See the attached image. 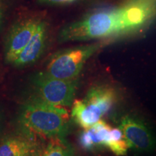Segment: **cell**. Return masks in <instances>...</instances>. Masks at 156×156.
<instances>
[{
    "instance_id": "obj_1",
    "label": "cell",
    "mask_w": 156,
    "mask_h": 156,
    "mask_svg": "<svg viewBox=\"0 0 156 156\" xmlns=\"http://www.w3.org/2000/svg\"><path fill=\"white\" fill-rule=\"evenodd\" d=\"M126 35L121 6L101 9L87 13L77 20L69 23L58 33L61 43L106 39Z\"/></svg>"
},
{
    "instance_id": "obj_2",
    "label": "cell",
    "mask_w": 156,
    "mask_h": 156,
    "mask_svg": "<svg viewBox=\"0 0 156 156\" xmlns=\"http://www.w3.org/2000/svg\"><path fill=\"white\" fill-rule=\"evenodd\" d=\"M18 119L21 128L44 138L65 136L69 129L67 109L32 95L21 106Z\"/></svg>"
},
{
    "instance_id": "obj_3",
    "label": "cell",
    "mask_w": 156,
    "mask_h": 156,
    "mask_svg": "<svg viewBox=\"0 0 156 156\" xmlns=\"http://www.w3.org/2000/svg\"><path fill=\"white\" fill-rule=\"evenodd\" d=\"M116 100V92L112 87H93L83 100H74L72 117L84 129L90 128L112 109Z\"/></svg>"
},
{
    "instance_id": "obj_4",
    "label": "cell",
    "mask_w": 156,
    "mask_h": 156,
    "mask_svg": "<svg viewBox=\"0 0 156 156\" xmlns=\"http://www.w3.org/2000/svg\"><path fill=\"white\" fill-rule=\"evenodd\" d=\"M105 45L101 41L59 51L50 58L45 72L59 79L76 80L85 62Z\"/></svg>"
},
{
    "instance_id": "obj_5",
    "label": "cell",
    "mask_w": 156,
    "mask_h": 156,
    "mask_svg": "<svg viewBox=\"0 0 156 156\" xmlns=\"http://www.w3.org/2000/svg\"><path fill=\"white\" fill-rule=\"evenodd\" d=\"M32 95L50 105L65 107L73 105L77 80L54 77L46 72L34 74L30 79Z\"/></svg>"
},
{
    "instance_id": "obj_6",
    "label": "cell",
    "mask_w": 156,
    "mask_h": 156,
    "mask_svg": "<svg viewBox=\"0 0 156 156\" xmlns=\"http://www.w3.org/2000/svg\"><path fill=\"white\" fill-rule=\"evenodd\" d=\"M44 138L20 128L0 141V156H42Z\"/></svg>"
},
{
    "instance_id": "obj_7",
    "label": "cell",
    "mask_w": 156,
    "mask_h": 156,
    "mask_svg": "<svg viewBox=\"0 0 156 156\" xmlns=\"http://www.w3.org/2000/svg\"><path fill=\"white\" fill-rule=\"evenodd\" d=\"M120 6L126 34L144 28L156 15V0H127Z\"/></svg>"
},
{
    "instance_id": "obj_8",
    "label": "cell",
    "mask_w": 156,
    "mask_h": 156,
    "mask_svg": "<svg viewBox=\"0 0 156 156\" xmlns=\"http://www.w3.org/2000/svg\"><path fill=\"white\" fill-rule=\"evenodd\" d=\"M40 20L27 18L12 25L6 38L5 59L8 64H12L32 38Z\"/></svg>"
},
{
    "instance_id": "obj_9",
    "label": "cell",
    "mask_w": 156,
    "mask_h": 156,
    "mask_svg": "<svg viewBox=\"0 0 156 156\" xmlns=\"http://www.w3.org/2000/svg\"><path fill=\"white\" fill-rule=\"evenodd\" d=\"M119 128L131 149L137 152H149L155 147V140L149 129L137 119L124 116Z\"/></svg>"
},
{
    "instance_id": "obj_10",
    "label": "cell",
    "mask_w": 156,
    "mask_h": 156,
    "mask_svg": "<svg viewBox=\"0 0 156 156\" xmlns=\"http://www.w3.org/2000/svg\"><path fill=\"white\" fill-rule=\"evenodd\" d=\"M47 40V23L41 20L32 38L12 64L16 67H24L34 64L44 53Z\"/></svg>"
},
{
    "instance_id": "obj_11",
    "label": "cell",
    "mask_w": 156,
    "mask_h": 156,
    "mask_svg": "<svg viewBox=\"0 0 156 156\" xmlns=\"http://www.w3.org/2000/svg\"><path fill=\"white\" fill-rule=\"evenodd\" d=\"M112 127L102 119L91 127L85 129L80 137V144L86 151L106 147Z\"/></svg>"
},
{
    "instance_id": "obj_12",
    "label": "cell",
    "mask_w": 156,
    "mask_h": 156,
    "mask_svg": "<svg viewBox=\"0 0 156 156\" xmlns=\"http://www.w3.org/2000/svg\"><path fill=\"white\" fill-rule=\"evenodd\" d=\"M42 156H74V150L64 136H54L49 138Z\"/></svg>"
},
{
    "instance_id": "obj_13",
    "label": "cell",
    "mask_w": 156,
    "mask_h": 156,
    "mask_svg": "<svg viewBox=\"0 0 156 156\" xmlns=\"http://www.w3.org/2000/svg\"><path fill=\"white\" fill-rule=\"evenodd\" d=\"M106 147L115 155L121 156L125 155L127 153L129 145L124 134L119 128H112L107 142Z\"/></svg>"
},
{
    "instance_id": "obj_14",
    "label": "cell",
    "mask_w": 156,
    "mask_h": 156,
    "mask_svg": "<svg viewBox=\"0 0 156 156\" xmlns=\"http://www.w3.org/2000/svg\"><path fill=\"white\" fill-rule=\"evenodd\" d=\"M87 0H38L39 3L47 5H56V6H64L73 5V4L80 3L85 2Z\"/></svg>"
},
{
    "instance_id": "obj_15",
    "label": "cell",
    "mask_w": 156,
    "mask_h": 156,
    "mask_svg": "<svg viewBox=\"0 0 156 156\" xmlns=\"http://www.w3.org/2000/svg\"><path fill=\"white\" fill-rule=\"evenodd\" d=\"M2 5L1 3H0V25H1L2 23Z\"/></svg>"
},
{
    "instance_id": "obj_16",
    "label": "cell",
    "mask_w": 156,
    "mask_h": 156,
    "mask_svg": "<svg viewBox=\"0 0 156 156\" xmlns=\"http://www.w3.org/2000/svg\"><path fill=\"white\" fill-rule=\"evenodd\" d=\"M2 130V123H1V120H0V132H1Z\"/></svg>"
}]
</instances>
